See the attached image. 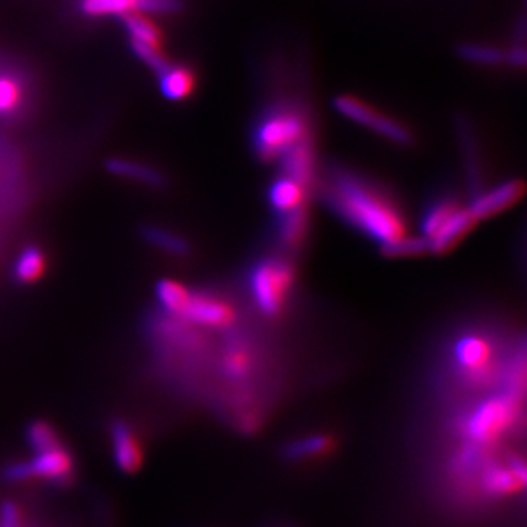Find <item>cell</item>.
Returning a JSON list of instances; mask_svg holds the SVG:
<instances>
[{
	"label": "cell",
	"mask_w": 527,
	"mask_h": 527,
	"mask_svg": "<svg viewBox=\"0 0 527 527\" xmlns=\"http://www.w3.org/2000/svg\"><path fill=\"white\" fill-rule=\"evenodd\" d=\"M326 198L336 214L381 246L405 236L400 210L376 186L355 173L335 169L330 174Z\"/></svg>",
	"instance_id": "cell-1"
},
{
	"label": "cell",
	"mask_w": 527,
	"mask_h": 527,
	"mask_svg": "<svg viewBox=\"0 0 527 527\" xmlns=\"http://www.w3.org/2000/svg\"><path fill=\"white\" fill-rule=\"evenodd\" d=\"M522 393L510 388L505 393L493 394L478 401L459 420V434L471 444H492L509 434L522 412Z\"/></svg>",
	"instance_id": "cell-2"
},
{
	"label": "cell",
	"mask_w": 527,
	"mask_h": 527,
	"mask_svg": "<svg viewBox=\"0 0 527 527\" xmlns=\"http://www.w3.org/2000/svg\"><path fill=\"white\" fill-rule=\"evenodd\" d=\"M296 285V270L280 256L256 261L248 277V289L256 309L267 318H278L289 304Z\"/></svg>",
	"instance_id": "cell-3"
},
{
	"label": "cell",
	"mask_w": 527,
	"mask_h": 527,
	"mask_svg": "<svg viewBox=\"0 0 527 527\" xmlns=\"http://www.w3.org/2000/svg\"><path fill=\"white\" fill-rule=\"evenodd\" d=\"M307 135L309 123L304 111L292 105L272 106L256 120L253 147L261 159L275 161Z\"/></svg>",
	"instance_id": "cell-4"
},
{
	"label": "cell",
	"mask_w": 527,
	"mask_h": 527,
	"mask_svg": "<svg viewBox=\"0 0 527 527\" xmlns=\"http://www.w3.org/2000/svg\"><path fill=\"white\" fill-rule=\"evenodd\" d=\"M333 108L348 120L359 123L362 127L371 128L372 132L388 139L389 142L400 145L412 144V132L405 125L396 122L391 116L383 115L381 111L372 110L371 106L365 105L360 99L338 96L333 101Z\"/></svg>",
	"instance_id": "cell-5"
},
{
	"label": "cell",
	"mask_w": 527,
	"mask_h": 527,
	"mask_svg": "<svg viewBox=\"0 0 527 527\" xmlns=\"http://www.w3.org/2000/svg\"><path fill=\"white\" fill-rule=\"evenodd\" d=\"M180 319L188 325L202 326L210 330H227L236 323L238 313L231 302L222 297L192 292Z\"/></svg>",
	"instance_id": "cell-6"
},
{
	"label": "cell",
	"mask_w": 527,
	"mask_h": 527,
	"mask_svg": "<svg viewBox=\"0 0 527 527\" xmlns=\"http://www.w3.org/2000/svg\"><path fill=\"white\" fill-rule=\"evenodd\" d=\"M526 487V466L522 459L510 458L507 461H492L485 464L480 476L481 492L502 499L522 492Z\"/></svg>",
	"instance_id": "cell-7"
},
{
	"label": "cell",
	"mask_w": 527,
	"mask_h": 527,
	"mask_svg": "<svg viewBox=\"0 0 527 527\" xmlns=\"http://www.w3.org/2000/svg\"><path fill=\"white\" fill-rule=\"evenodd\" d=\"M493 352L495 348L487 336L468 333L452 345V364L461 376L470 379L485 376L493 365Z\"/></svg>",
	"instance_id": "cell-8"
},
{
	"label": "cell",
	"mask_w": 527,
	"mask_h": 527,
	"mask_svg": "<svg viewBox=\"0 0 527 527\" xmlns=\"http://www.w3.org/2000/svg\"><path fill=\"white\" fill-rule=\"evenodd\" d=\"M108 432L116 468L125 475H134L144 463V449L134 427L123 418H115L111 420Z\"/></svg>",
	"instance_id": "cell-9"
},
{
	"label": "cell",
	"mask_w": 527,
	"mask_h": 527,
	"mask_svg": "<svg viewBox=\"0 0 527 527\" xmlns=\"http://www.w3.org/2000/svg\"><path fill=\"white\" fill-rule=\"evenodd\" d=\"M33 478L45 480L55 487H69L76 480V461L72 452L65 446L55 447L50 451L36 452L29 459Z\"/></svg>",
	"instance_id": "cell-10"
},
{
	"label": "cell",
	"mask_w": 527,
	"mask_h": 527,
	"mask_svg": "<svg viewBox=\"0 0 527 527\" xmlns=\"http://www.w3.org/2000/svg\"><path fill=\"white\" fill-rule=\"evenodd\" d=\"M522 192L524 186L521 181L507 180L485 192H476L466 209L470 210L476 221L487 219L509 209L510 205H514L522 197Z\"/></svg>",
	"instance_id": "cell-11"
},
{
	"label": "cell",
	"mask_w": 527,
	"mask_h": 527,
	"mask_svg": "<svg viewBox=\"0 0 527 527\" xmlns=\"http://www.w3.org/2000/svg\"><path fill=\"white\" fill-rule=\"evenodd\" d=\"M278 161L284 176L301 183L302 186L309 185L313 181L314 168H316L313 142L309 140V135L290 145L287 151L278 156Z\"/></svg>",
	"instance_id": "cell-12"
},
{
	"label": "cell",
	"mask_w": 527,
	"mask_h": 527,
	"mask_svg": "<svg viewBox=\"0 0 527 527\" xmlns=\"http://www.w3.org/2000/svg\"><path fill=\"white\" fill-rule=\"evenodd\" d=\"M476 219L468 209H458L442 224L441 229L429 239V251L434 255H444L451 251L461 239L473 229Z\"/></svg>",
	"instance_id": "cell-13"
},
{
	"label": "cell",
	"mask_w": 527,
	"mask_h": 527,
	"mask_svg": "<svg viewBox=\"0 0 527 527\" xmlns=\"http://www.w3.org/2000/svg\"><path fill=\"white\" fill-rule=\"evenodd\" d=\"M47 265V253L36 244H28L12 263V280L19 285L35 284L47 272Z\"/></svg>",
	"instance_id": "cell-14"
},
{
	"label": "cell",
	"mask_w": 527,
	"mask_h": 527,
	"mask_svg": "<svg viewBox=\"0 0 527 527\" xmlns=\"http://www.w3.org/2000/svg\"><path fill=\"white\" fill-rule=\"evenodd\" d=\"M157 77H159V91L163 93L164 98L171 101L185 99L195 87V77L190 69H186L183 65H173L168 62L163 70L157 72Z\"/></svg>",
	"instance_id": "cell-15"
},
{
	"label": "cell",
	"mask_w": 527,
	"mask_h": 527,
	"mask_svg": "<svg viewBox=\"0 0 527 527\" xmlns=\"http://www.w3.org/2000/svg\"><path fill=\"white\" fill-rule=\"evenodd\" d=\"M222 372L232 383H241L250 379L255 372L256 357L255 352L244 343H234L227 348L226 354L222 357Z\"/></svg>",
	"instance_id": "cell-16"
},
{
	"label": "cell",
	"mask_w": 527,
	"mask_h": 527,
	"mask_svg": "<svg viewBox=\"0 0 527 527\" xmlns=\"http://www.w3.org/2000/svg\"><path fill=\"white\" fill-rule=\"evenodd\" d=\"M304 198H306V186L290 180L284 174L273 181L268 188V202L277 214H284V212L301 207L304 205Z\"/></svg>",
	"instance_id": "cell-17"
},
{
	"label": "cell",
	"mask_w": 527,
	"mask_h": 527,
	"mask_svg": "<svg viewBox=\"0 0 527 527\" xmlns=\"http://www.w3.org/2000/svg\"><path fill=\"white\" fill-rule=\"evenodd\" d=\"M108 173L115 174L118 178H125V180H132L135 183H142V185L154 186V188H161L166 183L163 173L157 171L152 166L147 164L135 163L130 159H122V157H113L106 163Z\"/></svg>",
	"instance_id": "cell-18"
},
{
	"label": "cell",
	"mask_w": 527,
	"mask_h": 527,
	"mask_svg": "<svg viewBox=\"0 0 527 527\" xmlns=\"http://www.w3.org/2000/svg\"><path fill=\"white\" fill-rule=\"evenodd\" d=\"M190 296L192 290H188V287L171 278H163L156 284L157 304L161 307V311L173 318H180Z\"/></svg>",
	"instance_id": "cell-19"
},
{
	"label": "cell",
	"mask_w": 527,
	"mask_h": 527,
	"mask_svg": "<svg viewBox=\"0 0 527 527\" xmlns=\"http://www.w3.org/2000/svg\"><path fill=\"white\" fill-rule=\"evenodd\" d=\"M278 239L287 248H297L301 246L306 238L307 227H309V217L304 205L297 209L289 210L284 214H278Z\"/></svg>",
	"instance_id": "cell-20"
},
{
	"label": "cell",
	"mask_w": 527,
	"mask_h": 527,
	"mask_svg": "<svg viewBox=\"0 0 527 527\" xmlns=\"http://www.w3.org/2000/svg\"><path fill=\"white\" fill-rule=\"evenodd\" d=\"M333 439L326 434H313L301 437L297 441L287 444L284 449L285 459L289 461H302L326 456L333 449Z\"/></svg>",
	"instance_id": "cell-21"
},
{
	"label": "cell",
	"mask_w": 527,
	"mask_h": 527,
	"mask_svg": "<svg viewBox=\"0 0 527 527\" xmlns=\"http://www.w3.org/2000/svg\"><path fill=\"white\" fill-rule=\"evenodd\" d=\"M142 238L145 243L151 244L156 250L174 256H185L190 253V244L183 236L176 232L168 231L166 227L145 226L142 229Z\"/></svg>",
	"instance_id": "cell-22"
},
{
	"label": "cell",
	"mask_w": 527,
	"mask_h": 527,
	"mask_svg": "<svg viewBox=\"0 0 527 527\" xmlns=\"http://www.w3.org/2000/svg\"><path fill=\"white\" fill-rule=\"evenodd\" d=\"M458 209V203L451 198H435L434 202H430L429 207L423 210L422 219H420V236L429 241L435 232L441 229L442 224L451 217L452 212Z\"/></svg>",
	"instance_id": "cell-23"
},
{
	"label": "cell",
	"mask_w": 527,
	"mask_h": 527,
	"mask_svg": "<svg viewBox=\"0 0 527 527\" xmlns=\"http://www.w3.org/2000/svg\"><path fill=\"white\" fill-rule=\"evenodd\" d=\"M24 437H26L28 446L35 452L50 451L55 447L64 446L58 430L47 420H35L29 423Z\"/></svg>",
	"instance_id": "cell-24"
},
{
	"label": "cell",
	"mask_w": 527,
	"mask_h": 527,
	"mask_svg": "<svg viewBox=\"0 0 527 527\" xmlns=\"http://www.w3.org/2000/svg\"><path fill=\"white\" fill-rule=\"evenodd\" d=\"M123 26L132 40L151 45V47H161V31L151 19L134 14V12H127L123 14Z\"/></svg>",
	"instance_id": "cell-25"
},
{
	"label": "cell",
	"mask_w": 527,
	"mask_h": 527,
	"mask_svg": "<svg viewBox=\"0 0 527 527\" xmlns=\"http://www.w3.org/2000/svg\"><path fill=\"white\" fill-rule=\"evenodd\" d=\"M137 4L139 0H81L79 9L89 18H99V16L127 14V12H132Z\"/></svg>",
	"instance_id": "cell-26"
},
{
	"label": "cell",
	"mask_w": 527,
	"mask_h": 527,
	"mask_svg": "<svg viewBox=\"0 0 527 527\" xmlns=\"http://www.w3.org/2000/svg\"><path fill=\"white\" fill-rule=\"evenodd\" d=\"M384 255L389 258H410V256H422L429 251V241L422 238H410V236H401L394 239L391 243L381 246Z\"/></svg>",
	"instance_id": "cell-27"
},
{
	"label": "cell",
	"mask_w": 527,
	"mask_h": 527,
	"mask_svg": "<svg viewBox=\"0 0 527 527\" xmlns=\"http://www.w3.org/2000/svg\"><path fill=\"white\" fill-rule=\"evenodd\" d=\"M459 55L471 64L497 65L505 62L504 50L485 43H464L463 47L459 48Z\"/></svg>",
	"instance_id": "cell-28"
},
{
	"label": "cell",
	"mask_w": 527,
	"mask_h": 527,
	"mask_svg": "<svg viewBox=\"0 0 527 527\" xmlns=\"http://www.w3.org/2000/svg\"><path fill=\"white\" fill-rule=\"evenodd\" d=\"M23 101V89L16 79L0 76V115H11Z\"/></svg>",
	"instance_id": "cell-29"
},
{
	"label": "cell",
	"mask_w": 527,
	"mask_h": 527,
	"mask_svg": "<svg viewBox=\"0 0 527 527\" xmlns=\"http://www.w3.org/2000/svg\"><path fill=\"white\" fill-rule=\"evenodd\" d=\"M130 48L135 53V57H139L147 67H151L154 72L163 70L168 65V60L161 53V48L151 47V45H144L140 41L130 40Z\"/></svg>",
	"instance_id": "cell-30"
},
{
	"label": "cell",
	"mask_w": 527,
	"mask_h": 527,
	"mask_svg": "<svg viewBox=\"0 0 527 527\" xmlns=\"http://www.w3.org/2000/svg\"><path fill=\"white\" fill-rule=\"evenodd\" d=\"M2 478L7 483H12V485H21V483L35 480L29 461H11V463H7L4 466V470H2Z\"/></svg>",
	"instance_id": "cell-31"
},
{
	"label": "cell",
	"mask_w": 527,
	"mask_h": 527,
	"mask_svg": "<svg viewBox=\"0 0 527 527\" xmlns=\"http://www.w3.org/2000/svg\"><path fill=\"white\" fill-rule=\"evenodd\" d=\"M181 0H139L137 11L147 14H174L181 11Z\"/></svg>",
	"instance_id": "cell-32"
},
{
	"label": "cell",
	"mask_w": 527,
	"mask_h": 527,
	"mask_svg": "<svg viewBox=\"0 0 527 527\" xmlns=\"http://www.w3.org/2000/svg\"><path fill=\"white\" fill-rule=\"evenodd\" d=\"M0 527H23L21 510L14 502L0 505Z\"/></svg>",
	"instance_id": "cell-33"
}]
</instances>
